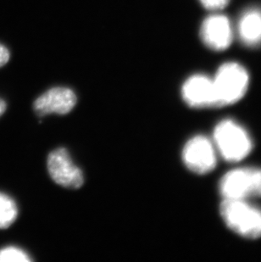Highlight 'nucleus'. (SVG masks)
Wrapping results in <instances>:
<instances>
[{
  "label": "nucleus",
  "instance_id": "39448f33",
  "mask_svg": "<svg viewBox=\"0 0 261 262\" xmlns=\"http://www.w3.org/2000/svg\"><path fill=\"white\" fill-rule=\"evenodd\" d=\"M182 156L186 167L196 174L209 173L216 166L215 146L203 135L191 138L183 147Z\"/></svg>",
  "mask_w": 261,
  "mask_h": 262
},
{
  "label": "nucleus",
  "instance_id": "6e6552de",
  "mask_svg": "<svg viewBox=\"0 0 261 262\" xmlns=\"http://www.w3.org/2000/svg\"><path fill=\"white\" fill-rule=\"evenodd\" d=\"M77 95L68 88L55 87L40 95L33 104V109L40 117L49 115H67L77 104Z\"/></svg>",
  "mask_w": 261,
  "mask_h": 262
},
{
  "label": "nucleus",
  "instance_id": "2eb2a0df",
  "mask_svg": "<svg viewBox=\"0 0 261 262\" xmlns=\"http://www.w3.org/2000/svg\"><path fill=\"white\" fill-rule=\"evenodd\" d=\"M6 107H7L6 103L2 99H0V117H2L3 114L5 113Z\"/></svg>",
  "mask_w": 261,
  "mask_h": 262
},
{
  "label": "nucleus",
  "instance_id": "423d86ee",
  "mask_svg": "<svg viewBox=\"0 0 261 262\" xmlns=\"http://www.w3.org/2000/svg\"><path fill=\"white\" fill-rule=\"evenodd\" d=\"M47 166L50 178L58 185L72 189H77L83 185V173L75 165L67 148L61 147L50 152Z\"/></svg>",
  "mask_w": 261,
  "mask_h": 262
},
{
  "label": "nucleus",
  "instance_id": "20e7f679",
  "mask_svg": "<svg viewBox=\"0 0 261 262\" xmlns=\"http://www.w3.org/2000/svg\"><path fill=\"white\" fill-rule=\"evenodd\" d=\"M225 200H246L261 197V168L244 167L228 171L219 183Z\"/></svg>",
  "mask_w": 261,
  "mask_h": 262
},
{
  "label": "nucleus",
  "instance_id": "f03ea898",
  "mask_svg": "<svg viewBox=\"0 0 261 262\" xmlns=\"http://www.w3.org/2000/svg\"><path fill=\"white\" fill-rule=\"evenodd\" d=\"M214 144L220 155L230 162L244 160L253 148L249 133L232 119H224L215 126Z\"/></svg>",
  "mask_w": 261,
  "mask_h": 262
},
{
  "label": "nucleus",
  "instance_id": "7ed1b4c3",
  "mask_svg": "<svg viewBox=\"0 0 261 262\" xmlns=\"http://www.w3.org/2000/svg\"><path fill=\"white\" fill-rule=\"evenodd\" d=\"M217 107L233 104L244 98L249 88L246 69L235 62L222 64L213 78Z\"/></svg>",
  "mask_w": 261,
  "mask_h": 262
},
{
  "label": "nucleus",
  "instance_id": "9b49d317",
  "mask_svg": "<svg viewBox=\"0 0 261 262\" xmlns=\"http://www.w3.org/2000/svg\"><path fill=\"white\" fill-rule=\"evenodd\" d=\"M18 215L17 205L10 196L0 193V229L10 228Z\"/></svg>",
  "mask_w": 261,
  "mask_h": 262
},
{
  "label": "nucleus",
  "instance_id": "9d476101",
  "mask_svg": "<svg viewBox=\"0 0 261 262\" xmlns=\"http://www.w3.org/2000/svg\"><path fill=\"white\" fill-rule=\"evenodd\" d=\"M239 37L244 45L250 47L261 43V10L251 8L243 13L237 24Z\"/></svg>",
  "mask_w": 261,
  "mask_h": 262
},
{
  "label": "nucleus",
  "instance_id": "ddd939ff",
  "mask_svg": "<svg viewBox=\"0 0 261 262\" xmlns=\"http://www.w3.org/2000/svg\"><path fill=\"white\" fill-rule=\"evenodd\" d=\"M230 0H200L204 7L209 10H220L224 9Z\"/></svg>",
  "mask_w": 261,
  "mask_h": 262
},
{
  "label": "nucleus",
  "instance_id": "1a4fd4ad",
  "mask_svg": "<svg viewBox=\"0 0 261 262\" xmlns=\"http://www.w3.org/2000/svg\"><path fill=\"white\" fill-rule=\"evenodd\" d=\"M200 37L204 43L211 50H227L233 39V30L229 19L222 15H210L202 23Z\"/></svg>",
  "mask_w": 261,
  "mask_h": 262
},
{
  "label": "nucleus",
  "instance_id": "4468645a",
  "mask_svg": "<svg viewBox=\"0 0 261 262\" xmlns=\"http://www.w3.org/2000/svg\"><path fill=\"white\" fill-rule=\"evenodd\" d=\"M10 59V52L7 48L0 43V67H4Z\"/></svg>",
  "mask_w": 261,
  "mask_h": 262
},
{
  "label": "nucleus",
  "instance_id": "f8f14e48",
  "mask_svg": "<svg viewBox=\"0 0 261 262\" xmlns=\"http://www.w3.org/2000/svg\"><path fill=\"white\" fill-rule=\"evenodd\" d=\"M29 255L20 248H4L0 250V262H30L32 261Z\"/></svg>",
  "mask_w": 261,
  "mask_h": 262
},
{
  "label": "nucleus",
  "instance_id": "0eeeda50",
  "mask_svg": "<svg viewBox=\"0 0 261 262\" xmlns=\"http://www.w3.org/2000/svg\"><path fill=\"white\" fill-rule=\"evenodd\" d=\"M182 96L192 108H218L213 80L205 75L196 74L187 78L182 88Z\"/></svg>",
  "mask_w": 261,
  "mask_h": 262
},
{
  "label": "nucleus",
  "instance_id": "f257e3e1",
  "mask_svg": "<svg viewBox=\"0 0 261 262\" xmlns=\"http://www.w3.org/2000/svg\"><path fill=\"white\" fill-rule=\"evenodd\" d=\"M220 213L226 225L236 234L249 239L261 237V209L245 200H223Z\"/></svg>",
  "mask_w": 261,
  "mask_h": 262
}]
</instances>
